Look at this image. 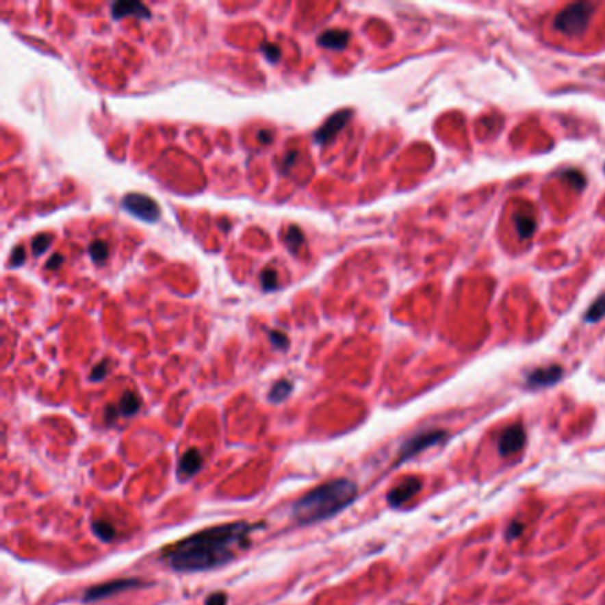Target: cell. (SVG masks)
I'll return each mask as SVG.
<instances>
[{"label": "cell", "instance_id": "cell-15", "mask_svg": "<svg viewBox=\"0 0 605 605\" xmlns=\"http://www.w3.org/2000/svg\"><path fill=\"white\" fill-rule=\"evenodd\" d=\"M293 392V382L292 380H279V382L274 383V387L268 392V400L272 403H281V401L286 400L289 394Z\"/></svg>", "mask_w": 605, "mask_h": 605}, {"label": "cell", "instance_id": "cell-19", "mask_svg": "<svg viewBox=\"0 0 605 605\" xmlns=\"http://www.w3.org/2000/svg\"><path fill=\"white\" fill-rule=\"evenodd\" d=\"M89 256H91L92 261L103 263L107 257H109V245L105 244L103 240H94L91 245H89Z\"/></svg>", "mask_w": 605, "mask_h": 605}, {"label": "cell", "instance_id": "cell-24", "mask_svg": "<svg viewBox=\"0 0 605 605\" xmlns=\"http://www.w3.org/2000/svg\"><path fill=\"white\" fill-rule=\"evenodd\" d=\"M563 178L570 179V183L579 188V190L586 185V179H584V176L580 175L579 170H566V172H563Z\"/></svg>", "mask_w": 605, "mask_h": 605}, {"label": "cell", "instance_id": "cell-21", "mask_svg": "<svg viewBox=\"0 0 605 605\" xmlns=\"http://www.w3.org/2000/svg\"><path fill=\"white\" fill-rule=\"evenodd\" d=\"M50 245H52V236L47 235V233H41V235L32 238V254L34 256H41Z\"/></svg>", "mask_w": 605, "mask_h": 605}, {"label": "cell", "instance_id": "cell-8", "mask_svg": "<svg viewBox=\"0 0 605 605\" xmlns=\"http://www.w3.org/2000/svg\"><path fill=\"white\" fill-rule=\"evenodd\" d=\"M422 487V481L417 476H409L403 481L392 488L391 492L387 493V502L391 508H401V506L409 502L414 495H417L419 490Z\"/></svg>", "mask_w": 605, "mask_h": 605}, {"label": "cell", "instance_id": "cell-7", "mask_svg": "<svg viewBox=\"0 0 605 605\" xmlns=\"http://www.w3.org/2000/svg\"><path fill=\"white\" fill-rule=\"evenodd\" d=\"M526 428H524L522 422H515V424H511V426H508L502 431L501 437H499V442H497V448H499L501 456L510 458L520 453L524 446H526Z\"/></svg>", "mask_w": 605, "mask_h": 605}, {"label": "cell", "instance_id": "cell-28", "mask_svg": "<svg viewBox=\"0 0 605 605\" xmlns=\"http://www.w3.org/2000/svg\"><path fill=\"white\" fill-rule=\"evenodd\" d=\"M205 605H227V595L224 591H215L208 595Z\"/></svg>", "mask_w": 605, "mask_h": 605}, {"label": "cell", "instance_id": "cell-32", "mask_svg": "<svg viewBox=\"0 0 605 605\" xmlns=\"http://www.w3.org/2000/svg\"><path fill=\"white\" fill-rule=\"evenodd\" d=\"M257 139L261 140L263 144H268V142H270V139H272V133H270V131H266V130H259V131H257Z\"/></svg>", "mask_w": 605, "mask_h": 605}, {"label": "cell", "instance_id": "cell-30", "mask_svg": "<svg viewBox=\"0 0 605 605\" xmlns=\"http://www.w3.org/2000/svg\"><path fill=\"white\" fill-rule=\"evenodd\" d=\"M296 157H298V153H296L295 149H292V151H287L286 155H284V160H283V172H287V170L292 169L293 164H295V162H296Z\"/></svg>", "mask_w": 605, "mask_h": 605}, {"label": "cell", "instance_id": "cell-6", "mask_svg": "<svg viewBox=\"0 0 605 605\" xmlns=\"http://www.w3.org/2000/svg\"><path fill=\"white\" fill-rule=\"evenodd\" d=\"M123 208L144 222H155L160 217V206L144 194H128L123 197Z\"/></svg>", "mask_w": 605, "mask_h": 605}, {"label": "cell", "instance_id": "cell-9", "mask_svg": "<svg viewBox=\"0 0 605 605\" xmlns=\"http://www.w3.org/2000/svg\"><path fill=\"white\" fill-rule=\"evenodd\" d=\"M352 114L353 112L350 109H344V110H339V112L332 114L331 118L323 123L322 128H318V130H316V133H314V140H316L318 144L331 142V140L334 139V137L337 136V133H339L344 127H346V123L352 119Z\"/></svg>", "mask_w": 605, "mask_h": 605}, {"label": "cell", "instance_id": "cell-13", "mask_svg": "<svg viewBox=\"0 0 605 605\" xmlns=\"http://www.w3.org/2000/svg\"><path fill=\"white\" fill-rule=\"evenodd\" d=\"M110 11H112V16L116 18V20H121V18L130 16V14L144 18L151 16V14H149V9L144 4H140V2H116V4H112Z\"/></svg>", "mask_w": 605, "mask_h": 605}, {"label": "cell", "instance_id": "cell-22", "mask_svg": "<svg viewBox=\"0 0 605 605\" xmlns=\"http://www.w3.org/2000/svg\"><path fill=\"white\" fill-rule=\"evenodd\" d=\"M259 281H261L263 289H265V292H270V289H275V287H277V283H279V275H277V272H275L274 268H265V270L261 272V277H259Z\"/></svg>", "mask_w": 605, "mask_h": 605}, {"label": "cell", "instance_id": "cell-25", "mask_svg": "<svg viewBox=\"0 0 605 605\" xmlns=\"http://www.w3.org/2000/svg\"><path fill=\"white\" fill-rule=\"evenodd\" d=\"M268 335H270L272 344H274V346L277 350H286L287 346H289V343H287V337L283 334V332L270 331V334H268Z\"/></svg>", "mask_w": 605, "mask_h": 605}, {"label": "cell", "instance_id": "cell-11", "mask_svg": "<svg viewBox=\"0 0 605 605\" xmlns=\"http://www.w3.org/2000/svg\"><path fill=\"white\" fill-rule=\"evenodd\" d=\"M201 467H203V456H201L199 451L197 449H188L183 453V456L179 458L176 472H178V478L185 481V479H190L192 476L197 474Z\"/></svg>", "mask_w": 605, "mask_h": 605}, {"label": "cell", "instance_id": "cell-2", "mask_svg": "<svg viewBox=\"0 0 605 605\" xmlns=\"http://www.w3.org/2000/svg\"><path fill=\"white\" fill-rule=\"evenodd\" d=\"M357 497V485L348 478H337L313 488L292 506V518L298 526H313L346 510Z\"/></svg>", "mask_w": 605, "mask_h": 605}, {"label": "cell", "instance_id": "cell-5", "mask_svg": "<svg viewBox=\"0 0 605 605\" xmlns=\"http://www.w3.org/2000/svg\"><path fill=\"white\" fill-rule=\"evenodd\" d=\"M140 586H148V582H144L140 579H116V580H107L103 584H96L92 588H89L88 591L83 593V602L103 600V598L114 597V595H119V593L130 591V589L140 588Z\"/></svg>", "mask_w": 605, "mask_h": 605}, {"label": "cell", "instance_id": "cell-3", "mask_svg": "<svg viewBox=\"0 0 605 605\" xmlns=\"http://www.w3.org/2000/svg\"><path fill=\"white\" fill-rule=\"evenodd\" d=\"M593 5L588 2H579V4H571L568 8H565L563 11H559L554 18V27L558 29L559 32L568 36L582 34L589 25V20H591L593 14Z\"/></svg>", "mask_w": 605, "mask_h": 605}, {"label": "cell", "instance_id": "cell-12", "mask_svg": "<svg viewBox=\"0 0 605 605\" xmlns=\"http://www.w3.org/2000/svg\"><path fill=\"white\" fill-rule=\"evenodd\" d=\"M350 41V32L341 29H329L318 36V44L329 50H343Z\"/></svg>", "mask_w": 605, "mask_h": 605}, {"label": "cell", "instance_id": "cell-29", "mask_svg": "<svg viewBox=\"0 0 605 605\" xmlns=\"http://www.w3.org/2000/svg\"><path fill=\"white\" fill-rule=\"evenodd\" d=\"M23 261H25V248H23L22 245H18V247L13 250V254H11V263H13L14 266H22Z\"/></svg>", "mask_w": 605, "mask_h": 605}, {"label": "cell", "instance_id": "cell-16", "mask_svg": "<svg viewBox=\"0 0 605 605\" xmlns=\"http://www.w3.org/2000/svg\"><path fill=\"white\" fill-rule=\"evenodd\" d=\"M284 244H286V247L289 248V253L293 254L298 253V248H300L302 244H304V233H302L300 227L296 226L287 227L286 233H284Z\"/></svg>", "mask_w": 605, "mask_h": 605}, {"label": "cell", "instance_id": "cell-23", "mask_svg": "<svg viewBox=\"0 0 605 605\" xmlns=\"http://www.w3.org/2000/svg\"><path fill=\"white\" fill-rule=\"evenodd\" d=\"M107 373H109V361H101L100 364H96V366L92 368L91 376H89V378H91L92 382H98V380H103L105 376H107Z\"/></svg>", "mask_w": 605, "mask_h": 605}, {"label": "cell", "instance_id": "cell-4", "mask_svg": "<svg viewBox=\"0 0 605 605\" xmlns=\"http://www.w3.org/2000/svg\"><path fill=\"white\" fill-rule=\"evenodd\" d=\"M448 437V431L446 430H428L421 431V433H415L414 437H410L409 440L403 442V446L400 448V454L396 458V465L409 462L410 458L417 456L422 451H426L428 448H433V446L442 444Z\"/></svg>", "mask_w": 605, "mask_h": 605}, {"label": "cell", "instance_id": "cell-26", "mask_svg": "<svg viewBox=\"0 0 605 605\" xmlns=\"http://www.w3.org/2000/svg\"><path fill=\"white\" fill-rule=\"evenodd\" d=\"M261 50L265 52V57L270 62H277L281 57V48L274 43H265L261 47Z\"/></svg>", "mask_w": 605, "mask_h": 605}, {"label": "cell", "instance_id": "cell-31", "mask_svg": "<svg viewBox=\"0 0 605 605\" xmlns=\"http://www.w3.org/2000/svg\"><path fill=\"white\" fill-rule=\"evenodd\" d=\"M62 261H64V257L59 256V254H55V256H52V259H50V261L47 263V268H48V270H53L55 266L62 265Z\"/></svg>", "mask_w": 605, "mask_h": 605}, {"label": "cell", "instance_id": "cell-20", "mask_svg": "<svg viewBox=\"0 0 605 605\" xmlns=\"http://www.w3.org/2000/svg\"><path fill=\"white\" fill-rule=\"evenodd\" d=\"M604 316H605V295H602L598 296L597 300L593 302V305L588 309V313H586V322L595 323L598 322V320L604 318Z\"/></svg>", "mask_w": 605, "mask_h": 605}, {"label": "cell", "instance_id": "cell-1", "mask_svg": "<svg viewBox=\"0 0 605 605\" xmlns=\"http://www.w3.org/2000/svg\"><path fill=\"white\" fill-rule=\"evenodd\" d=\"M263 524L236 522L220 524L187 536L162 550V558L178 574L209 571L235 561L240 552L250 547V536Z\"/></svg>", "mask_w": 605, "mask_h": 605}, {"label": "cell", "instance_id": "cell-18", "mask_svg": "<svg viewBox=\"0 0 605 605\" xmlns=\"http://www.w3.org/2000/svg\"><path fill=\"white\" fill-rule=\"evenodd\" d=\"M515 222H517L518 235L522 236V238H529V236L535 235L536 222L532 217H529V215H518V217L515 218Z\"/></svg>", "mask_w": 605, "mask_h": 605}, {"label": "cell", "instance_id": "cell-27", "mask_svg": "<svg viewBox=\"0 0 605 605\" xmlns=\"http://www.w3.org/2000/svg\"><path fill=\"white\" fill-rule=\"evenodd\" d=\"M522 532H524V524L518 522V520H513V522L508 526V529H506V540H515L518 536H522Z\"/></svg>", "mask_w": 605, "mask_h": 605}, {"label": "cell", "instance_id": "cell-14", "mask_svg": "<svg viewBox=\"0 0 605 605\" xmlns=\"http://www.w3.org/2000/svg\"><path fill=\"white\" fill-rule=\"evenodd\" d=\"M140 405H142V403H140V398L137 396L136 392L128 391L123 394L121 400H119V403L116 405V409H118L119 415L131 417V415H136L137 412H139Z\"/></svg>", "mask_w": 605, "mask_h": 605}, {"label": "cell", "instance_id": "cell-10", "mask_svg": "<svg viewBox=\"0 0 605 605\" xmlns=\"http://www.w3.org/2000/svg\"><path fill=\"white\" fill-rule=\"evenodd\" d=\"M563 376V368L558 364H552V366L547 368H538V370L531 371L527 374L526 385L529 389H543L550 387L554 383H558Z\"/></svg>", "mask_w": 605, "mask_h": 605}, {"label": "cell", "instance_id": "cell-17", "mask_svg": "<svg viewBox=\"0 0 605 605\" xmlns=\"http://www.w3.org/2000/svg\"><path fill=\"white\" fill-rule=\"evenodd\" d=\"M92 532H94L101 541H105V543H107V541H112L114 536H116V529H114L112 524L107 522V520H94V522H92Z\"/></svg>", "mask_w": 605, "mask_h": 605}]
</instances>
